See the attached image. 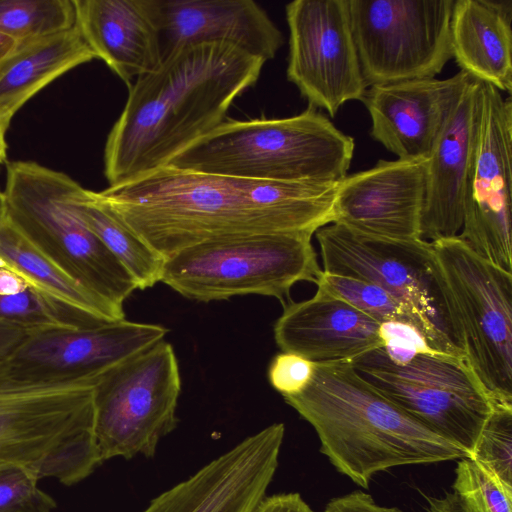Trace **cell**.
<instances>
[{"label": "cell", "mask_w": 512, "mask_h": 512, "mask_svg": "<svg viewBox=\"0 0 512 512\" xmlns=\"http://www.w3.org/2000/svg\"><path fill=\"white\" fill-rule=\"evenodd\" d=\"M96 56L77 27L20 43L0 64V120L14 115L39 91Z\"/></svg>", "instance_id": "obj_24"}, {"label": "cell", "mask_w": 512, "mask_h": 512, "mask_svg": "<svg viewBox=\"0 0 512 512\" xmlns=\"http://www.w3.org/2000/svg\"><path fill=\"white\" fill-rule=\"evenodd\" d=\"M168 330L126 319L82 330L32 335L8 360L38 378H96L163 340Z\"/></svg>", "instance_id": "obj_17"}, {"label": "cell", "mask_w": 512, "mask_h": 512, "mask_svg": "<svg viewBox=\"0 0 512 512\" xmlns=\"http://www.w3.org/2000/svg\"><path fill=\"white\" fill-rule=\"evenodd\" d=\"M265 64L225 43L182 47L128 87V98L104 148L109 186L166 166L226 116L258 81Z\"/></svg>", "instance_id": "obj_2"}, {"label": "cell", "mask_w": 512, "mask_h": 512, "mask_svg": "<svg viewBox=\"0 0 512 512\" xmlns=\"http://www.w3.org/2000/svg\"><path fill=\"white\" fill-rule=\"evenodd\" d=\"M0 266L25 280L30 288L107 322L125 319L123 308L93 295L43 255L6 219L0 224Z\"/></svg>", "instance_id": "obj_25"}, {"label": "cell", "mask_w": 512, "mask_h": 512, "mask_svg": "<svg viewBox=\"0 0 512 512\" xmlns=\"http://www.w3.org/2000/svg\"><path fill=\"white\" fill-rule=\"evenodd\" d=\"M323 512H403L398 507L377 504L371 495L361 490L335 497L325 506Z\"/></svg>", "instance_id": "obj_35"}, {"label": "cell", "mask_w": 512, "mask_h": 512, "mask_svg": "<svg viewBox=\"0 0 512 512\" xmlns=\"http://www.w3.org/2000/svg\"><path fill=\"white\" fill-rule=\"evenodd\" d=\"M315 363L291 352L277 353L268 367L271 386L283 397L301 392L311 381Z\"/></svg>", "instance_id": "obj_34"}, {"label": "cell", "mask_w": 512, "mask_h": 512, "mask_svg": "<svg viewBox=\"0 0 512 512\" xmlns=\"http://www.w3.org/2000/svg\"><path fill=\"white\" fill-rule=\"evenodd\" d=\"M313 234H251L200 242L165 260L161 282L201 302L256 294L284 304L297 282L316 284L322 274Z\"/></svg>", "instance_id": "obj_6"}, {"label": "cell", "mask_w": 512, "mask_h": 512, "mask_svg": "<svg viewBox=\"0 0 512 512\" xmlns=\"http://www.w3.org/2000/svg\"><path fill=\"white\" fill-rule=\"evenodd\" d=\"M38 479L26 468L0 474V512H51L55 500L38 487Z\"/></svg>", "instance_id": "obj_32"}, {"label": "cell", "mask_w": 512, "mask_h": 512, "mask_svg": "<svg viewBox=\"0 0 512 512\" xmlns=\"http://www.w3.org/2000/svg\"><path fill=\"white\" fill-rule=\"evenodd\" d=\"M469 458L512 485V404H494Z\"/></svg>", "instance_id": "obj_31"}, {"label": "cell", "mask_w": 512, "mask_h": 512, "mask_svg": "<svg viewBox=\"0 0 512 512\" xmlns=\"http://www.w3.org/2000/svg\"><path fill=\"white\" fill-rule=\"evenodd\" d=\"M181 376L173 346L161 340L109 370L94 388V435L102 462L154 456L177 424Z\"/></svg>", "instance_id": "obj_10"}, {"label": "cell", "mask_w": 512, "mask_h": 512, "mask_svg": "<svg viewBox=\"0 0 512 512\" xmlns=\"http://www.w3.org/2000/svg\"><path fill=\"white\" fill-rule=\"evenodd\" d=\"M427 159H380L338 182L333 223L376 237L421 238Z\"/></svg>", "instance_id": "obj_16"}, {"label": "cell", "mask_w": 512, "mask_h": 512, "mask_svg": "<svg viewBox=\"0 0 512 512\" xmlns=\"http://www.w3.org/2000/svg\"><path fill=\"white\" fill-rule=\"evenodd\" d=\"M43 331L0 321V360L11 357L32 335Z\"/></svg>", "instance_id": "obj_37"}, {"label": "cell", "mask_w": 512, "mask_h": 512, "mask_svg": "<svg viewBox=\"0 0 512 512\" xmlns=\"http://www.w3.org/2000/svg\"><path fill=\"white\" fill-rule=\"evenodd\" d=\"M316 285L317 288L344 299L379 323L401 321L418 328L412 315L396 298L371 282L322 271Z\"/></svg>", "instance_id": "obj_29"}, {"label": "cell", "mask_w": 512, "mask_h": 512, "mask_svg": "<svg viewBox=\"0 0 512 512\" xmlns=\"http://www.w3.org/2000/svg\"><path fill=\"white\" fill-rule=\"evenodd\" d=\"M323 271L380 286L412 315L436 351L464 358L438 279L432 243L363 234L338 223L319 228Z\"/></svg>", "instance_id": "obj_8"}, {"label": "cell", "mask_w": 512, "mask_h": 512, "mask_svg": "<svg viewBox=\"0 0 512 512\" xmlns=\"http://www.w3.org/2000/svg\"><path fill=\"white\" fill-rule=\"evenodd\" d=\"M7 131L8 129L2 124L0 120V169L3 165H6L8 163L6 142Z\"/></svg>", "instance_id": "obj_41"}, {"label": "cell", "mask_w": 512, "mask_h": 512, "mask_svg": "<svg viewBox=\"0 0 512 512\" xmlns=\"http://www.w3.org/2000/svg\"><path fill=\"white\" fill-rule=\"evenodd\" d=\"M285 427L243 439L156 496L142 512H254L276 473Z\"/></svg>", "instance_id": "obj_15"}, {"label": "cell", "mask_w": 512, "mask_h": 512, "mask_svg": "<svg viewBox=\"0 0 512 512\" xmlns=\"http://www.w3.org/2000/svg\"><path fill=\"white\" fill-rule=\"evenodd\" d=\"M472 77L460 70L446 79L373 85L362 99L370 136L398 159H428Z\"/></svg>", "instance_id": "obj_19"}, {"label": "cell", "mask_w": 512, "mask_h": 512, "mask_svg": "<svg viewBox=\"0 0 512 512\" xmlns=\"http://www.w3.org/2000/svg\"><path fill=\"white\" fill-rule=\"evenodd\" d=\"M479 81V80H478ZM512 101L479 81L478 121L458 237L477 255L512 273Z\"/></svg>", "instance_id": "obj_13"}, {"label": "cell", "mask_w": 512, "mask_h": 512, "mask_svg": "<svg viewBox=\"0 0 512 512\" xmlns=\"http://www.w3.org/2000/svg\"><path fill=\"white\" fill-rule=\"evenodd\" d=\"M85 225L102 241L144 290L161 282L165 260L112 210L82 188L75 200Z\"/></svg>", "instance_id": "obj_26"}, {"label": "cell", "mask_w": 512, "mask_h": 512, "mask_svg": "<svg viewBox=\"0 0 512 512\" xmlns=\"http://www.w3.org/2000/svg\"><path fill=\"white\" fill-rule=\"evenodd\" d=\"M7 217V203H6V197L4 190H0V224L6 219Z\"/></svg>", "instance_id": "obj_42"}, {"label": "cell", "mask_w": 512, "mask_h": 512, "mask_svg": "<svg viewBox=\"0 0 512 512\" xmlns=\"http://www.w3.org/2000/svg\"><path fill=\"white\" fill-rule=\"evenodd\" d=\"M354 148L351 136L308 105L287 118L224 120L167 165L262 181L338 183Z\"/></svg>", "instance_id": "obj_4"}, {"label": "cell", "mask_w": 512, "mask_h": 512, "mask_svg": "<svg viewBox=\"0 0 512 512\" xmlns=\"http://www.w3.org/2000/svg\"><path fill=\"white\" fill-rule=\"evenodd\" d=\"M287 78L309 106L334 117L348 101H362L368 86L352 35L349 0H295L286 5Z\"/></svg>", "instance_id": "obj_14"}, {"label": "cell", "mask_w": 512, "mask_h": 512, "mask_svg": "<svg viewBox=\"0 0 512 512\" xmlns=\"http://www.w3.org/2000/svg\"><path fill=\"white\" fill-rule=\"evenodd\" d=\"M431 243L467 365L495 403L512 404V273L477 255L458 236Z\"/></svg>", "instance_id": "obj_7"}, {"label": "cell", "mask_w": 512, "mask_h": 512, "mask_svg": "<svg viewBox=\"0 0 512 512\" xmlns=\"http://www.w3.org/2000/svg\"><path fill=\"white\" fill-rule=\"evenodd\" d=\"M274 338L281 351L314 363L351 362L382 347L378 321L320 288L313 297L284 306Z\"/></svg>", "instance_id": "obj_20"}, {"label": "cell", "mask_w": 512, "mask_h": 512, "mask_svg": "<svg viewBox=\"0 0 512 512\" xmlns=\"http://www.w3.org/2000/svg\"><path fill=\"white\" fill-rule=\"evenodd\" d=\"M478 105L479 81L472 77L427 159L421 238L428 242L456 237L461 231Z\"/></svg>", "instance_id": "obj_21"}, {"label": "cell", "mask_w": 512, "mask_h": 512, "mask_svg": "<svg viewBox=\"0 0 512 512\" xmlns=\"http://www.w3.org/2000/svg\"><path fill=\"white\" fill-rule=\"evenodd\" d=\"M428 512H470L454 492L440 498H428Z\"/></svg>", "instance_id": "obj_38"}, {"label": "cell", "mask_w": 512, "mask_h": 512, "mask_svg": "<svg viewBox=\"0 0 512 512\" xmlns=\"http://www.w3.org/2000/svg\"><path fill=\"white\" fill-rule=\"evenodd\" d=\"M452 488L470 512H512V485L468 457L458 460Z\"/></svg>", "instance_id": "obj_30"}, {"label": "cell", "mask_w": 512, "mask_h": 512, "mask_svg": "<svg viewBox=\"0 0 512 512\" xmlns=\"http://www.w3.org/2000/svg\"><path fill=\"white\" fill-rule=\"evenodd\" d=\"M158 33L162 60L176 50L202 43H225L268 61L283 35L252 0H142Z\"/></svg>", "instance_id": "obj_18"}, {"label": "cell", "mask_w": 512, "mask_h": 512, "mask_svg": "<svg viewBox=\"0 0 512 512\" xmlns=\"http://www.w3.org/2000/svg\"><path fill=\"white\" fill-rule=\"evenodd\" d=\"M19 43L0 32V64L17 48Z\"/></svg>", "instance_id": "obj_40"}, {"label": "cell", "mask_w": 512, "mask_h": 512, "mask_svg": "<svg viewBox=\"0 0 512 512\" xmlns=\"http://www.w3.org/2000/svg\"><path fill=\"white\" fill-rule=\"evenodd\" d=\"M75 26L96 58L129 87L157 69L161 50L142 0H73Z\"/></svg>", "instance_id": "obj_22"}, {"label": "cell", "mask_w": 512, "mask_h": 512, "mask_svg": "<svg viewBox=\"0 0 512 512\" xmlns=\"http://www.w3.org/2000/svg\"><path fill=\"white\" fill-rule=\"evenodd\" d=\"M29 288L23 278L13 271L0 266V296L17 294Z\"/></svg>", "instance_id": "obj_39"}, {"label": "cell", "mask_w": 512, "mask_h": 512, "mask_svg": "<svg viewBox=\"0 0 512 512\" xmlns=\"http://www.w3.org/2000/svg\"><path fill=\"white\" fill-rule=\"evenodd\" d=\"M380 337L381 348L394 363L407 362L418 354L439 352L430 346L422 332L411 323L401 321L380 323Z\"/></svg>", "instance_id": "obj_33"}, {"label": "cell", "mask_w": 512, "mask_h": 512, "mask_svg": "<svg viewBox=\"0 0 512 512\" xmlns=\"http://www.w3.org/2000/svg\"><path fill=\"white\" fill-rule=\"evenodd\" d=\"M101 378H38L1 359L0 474L26 468L35 476L54 450L93 432L94 388Z\"/></svg>", "instance_id": "obj_12"}, {"label": "cell", "mask_w": 512, "mask_h": 512, "mask_svg": "<svg viewBox=\"0 0 512 512\" xmlns=\"http://www.w3.org/2000/svg\"><path fill=\"white\" fill-rule=\"evenodd\" d=\"M512 0H455L450 20L452 58L461 71L512 91Z\"/></svg>", "instance_id": "obj_23"}, {"label": "cell", "mask_w": 512, "mask_h": 512, "mask_svg": "<svg viewBox=\"0 0 512 512\" xmlns=\"http://www.w3.org/2000/svg\"><path fill=\"white\" fill-rule=\"evenodd\" d=\"M73 0H0V32L19 44L75 27Z\"/></svg>", "instance_id": "obj_28"}, {"label": "cell", "mask_w": 512, "mask_h": 512, "mask_svg": "<svg viewBox=\"0 0 512 512\" xmlns=\"http://www.w3.org/2000/svg\"><path fill=\"white\" fill-rule=\"evenodd\" d=\"M351 364L384 397L471 456L495 402L464 358L435 352L394 363L380 347Z\"/></svg>", "instance_id": "obj_9"}, {"label": "cell", "mask_w": 512, "mask_h": 512, "mask_svg": "<svg viewBox=\"0 0 512 512\" xmlns=\"http://www.w3.org/2000/svg\"><path fill=\"white\" fill-rule=\"evenodd\" d=\"M283 398L314 428L320 452L361 488L394 467L468 457L363 380L350 361L315 363L309 384Z\"/></svg>", "instance_id": "obj_3"}, {"label": "cell", "mask_w": 512, "mask_h": 512, "mask_svg": "<svg viewBox=\"0 0 512 512\" xmlns=\"http://www.w3.org/2000/svg\"><path fill=\"white\" fill-rule=\"evenodd\" d=\"M254 512H314L299 493L265 496Z\"/></svg>", "instance_id": "obj_36"}, {"label": "cell", "mask_w": 512, "mask_h": 512, "mask_svg": "<svg viewBox=\"0 0 512 512\" xmlns=\"http://www.w3.org/2000/svg\"><path fill=\"white\" fill-rule=\"evenodd\" d=\"M337 185L253 180L167 165L92 192L166 260L218 238L315 234L333 223Z\"/></svg>", "instance_id": "obj_1"}, {"label": "cell", "mask_w": 512, "mask_h": 512, "mask_svg": "<svg viewBox=\"0 0 512 512\" xmlns=\"http://www.w3.org/2000/svg\"><path fill=\"white\" fill-rule=\"evenodd\" d=\"M0 321L39 330H82L110 323L30 287L17 294L0 296Z\"/></svg>", "instance_id": "obj_27"}, {"label": "cell", "mask_w": 512, "mask_h": 512, "mask_svg": "<svg viewBox=\"0 0 512 512\" xmlns=\"http://www.w3.org/2000/svg\"><path fill=\"white\" fill-rule=\"evenodd\" d=\"M455 0H349L350 23L368 87L429 79L452 59Z\"/></svg>", "instance_id": "obj_11"}, {"label": "cell", "mask_w": 512, "mask_h": 512, "mask_svg": "<svg viewBox=\"0 0 512 512\" xmlns=\"http://www.w3.org/2000/svg\"><path fill=\"white\" fill-rule=\"evenodd\" d=\"M82 188L67 174L37 162H8L4 189L7 217L83 288L123 308L137 284L78 214L75 200Z\"/></svg>", "instance_id": "obj_5"}]
</instances>
